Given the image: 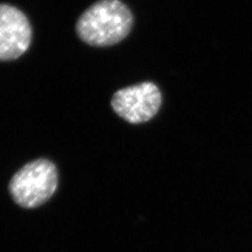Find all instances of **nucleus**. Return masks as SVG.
<instances>
[{
  "instance_id": "obj_4",
  "label": "nucleus",
  "mask_w": 252,
  "mask_h": 252,
  "mask_svg": "<svg viewBox=\"0 0 252 252\" xmlns=\"http://www.w3.org/2000/svg\"><path fill=\"white\" fill-rule=\"evenodd\" d=\"M31 41L32 28L27 16L13 5L0 4V60L19 58Z\"/></svg>"
},
{
  "instance_id": "obj_1",
  "label": "nucleus",
  "mask_w": 252,
  "mask_h": 252,
  "mask_svg": "<svg viewBox=\"0 0 252 252\" xmlns=\"http://www.w3.org/2000/svg\"><path fill=\"white\" fill-rule=\"evenodd\" d=\"M132 27V15L120 0H100L78 19L76 31L93 46H109L122 41Z\"/></svg>"
},
{
  "instance_id": "obj_3",
  "label": "nucleus",
  "mask_w": 252,
  "mask_h": 252,
  "mask_svg": "<svg viewBox=\"0 0 252 252\" xmlns=\"http://www.w3.org/2000/svg\"><path fill=\"white\" fill-rule=\"evenodd\" d=\"M161 101L158 86L152 82H143L116 92L112 98V107L125 121L139 124L154 118Z\"/></svg>"
},
{
  "instance_id": "obj_2",
  "label": "nucleus",
  "mask_w": 252,
  "mask_h": 252,
  "mask_svg": "<svg viewBox=\"0 0 252 252\" xmlns=\"http://www.w3.org/2000/svg\"><path fill=\"white\" fill-rule=\"evenodd\" d=\"M58 170L51 160L31 161L15 173L9 191L20 207L32 209L49 201L58 188Z\"/></svg>"
}]
</instances>
